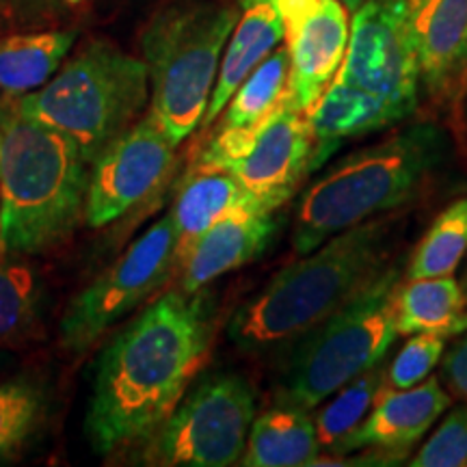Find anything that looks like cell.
<instances>
[{
  "label": "cell",
  "mask_w": 467,
  "mask_h": 467,
  "mask_svg": "<svg viewBox=\"0 0 467 467\" xmlns=\"http://www.w3.org/2000/svg\"><path fill=\"white\" fill-rule=\"evenodd\" d=\"M340 3L344 5V7H347L348 11H358L361 5L366 3V0H340Z\"/></svg>",
  "instance_id": "32"
},
{
  "label": "cell",
  "mask_w": 467,
  "mask_h": 467,
  "mask_svg": "<svg viewBox=\"0 0 467 467\" xmlns=\"http://www.w3.org/2000/svg\"><path fill=\"white\" fill-rule=\"evenodd\" d=\"M273 232H275L273 213L244 206L225 214L213 227H208L180 258L178 268H182L180 290L189 295L200 292L225 273L260 258Z\"/></svg>",
  "instance_id": "15"
},
{
  "label": "cell",
  "mask_w": 467,
  "mask_h": 467,
  "mask_svg": "<svg viewBox=\"0 0 467 467\" xmlns=\"http://www.w3.org/2000/svg\"><path fill=\"white\" fill-rule=\"evenodd\" d=\"M463 288H465V292H467V271H465V277H463Z\"/></svg>",
  "instance_id": "33"
},
{
  "label": "cell",
  "mask_w": 467,
  "mask_h": 467,
  "mask_svg": "<svg viewBox=\"0 0 467 467\" xmlns=\"http://www.w3.org/2000/svg\"><path fill=\"white\" fill-rule=\"evenodd\" d=\"M394 309L400 336L454 337L467 331V292L452 275L399 282Z\"/></svg>",
  "instance_id": "19"
},
{
  "label": "cell",
  "mask_w": 467,
  "mask_h": 467,
  "mask_svg": "<svg viewBox=\"0 0 467 467\" xmlns=\"http://www.w3.org/2000/svg\"><path fill=\"white\" fill-rule=\"evenodd\" d=\"M399 238L394 219H372L331 236L234 312L227 327L232 344L262 353L323 323L399 266Z\"/></svg>",
  "instance_id": "2"
},
{
  "label": "cell",
  "mask_w": 467,
  "mask_h": 467,
  "mask_svg": "<svg viewBox=\"0 0 467 467\" xmlns=\"http://www.w3.org/2000/svg\"><path fill=\"white\" fill-rule=\"evenodd\" d=\"M448 156L446 132L433 124L407 126L344 156L299 197L292 247L306 255L336 234L413 202L433 182Z\"/></svg>",
  "instance_id": "3"
},
{
  "label": "cell",
  "mask_w": 467,
  "mask_h": 467,
  "mask_svg": "<svg viewBox=\"0 0 467 467\" xmlns=\"http://www.w3.org/2000/svg\"><path fill=\"white\" fill-rule=\"evenodd\" d=\"M214 342L208 290H169L110 340L93 370L85 431L98 454L143 443L182 400Z\"/></svg>",
  "instance_id": "1"
},
{
  "label": "cell",
  "mask_w": 467,
  "mask_h": 467,
  "mask_svg": "<svg viewBox=\"0 0 467 467\" xmlns=\"http://www.w3.org/2000/svg\"><path fill=\"white\" fill-rule=\"evenodd\" d=\"M255 208L243 184L221 169L195 167L178 192L171 219L178 232V258L225 214L238 208ZM258 210V208H255Z\"/></svg>",
  "instance_id": "21"
},
{
  "label": "cell",
  "mask_w": 467,
  "mask_h": 467,
  "mask_svg": "<svg viewBox=\"0 0 467 467\" xmlns=\"http://www.w3.org/2000/svg\"><path fill=\"white\" fill-rule=\"evenodd\" d=\"M446 350V337L416 334L409 337L388 368V385L396 389L422 383L440 364Z\"/></svg>",
  "instance_id": "29"
},
{
  "label": "cell",
  "mask_w": 467,
  "mask_h": 467,
  "mask_svg": "<svg viewBox=\"0 0 467 467\" xmlns=\"http://www.w3.org/2000/svg\"><path fill=\"white\" fill-rule=\"evenodd\" d=\"M413 0H366L353 11L337 76L389 104L400 119L418 107L422 87L411 33Z\"/></svg>",
  "instance_id": "11"
},
{
  "label": "cell",
  "mask_w": 467,
  "mask_h": 467,
  "mask_svg": "<svg viewBox=\"0 0 467 467\" xmlns=\"http://www.w3.org/2000/svg\"><path fill=\"white\" fill-rule=\"evenodd\" d=\"M413 467H463L467 465V400L452 409L429 441L409 461Z\"/></svg>",
  "instance_id": "28"
},
{
  "label": "cell",
  "mask_w": 467,
  "mask_h": 467,
  "mask_svg": "<svg viewBox=\"0 0 467 467\" xmlns=\"http://www.w3.org/2000/svg\"><path fill=\"white\" fill-rule=\"evenodd\" d=\"M48 411V388L39 377L20 375L0 383V465L22 457L42 433Z\"/></svg>",
  "instance_id": "23"
},
{
  "label": "cell",
  "mask_w": 467,
  "mask_h": 467,
  "mask_svg": "<svg viewBox=\"0 0 467 467\" xmlns=\"http://www.w3.org/2000/svg\"><path fill=\"white\" fill-rule=\"evenodd\" d=\"M76 37V31H17L0 37V91L25 96L48 83Z\"/></svg>",
  "instance_id": "22"
},
{
  "label": "cell",
  "mask_w": 467,
  "mask_h": 467,
  "mask_svg": "<svg viewBox=\"0 0 467 467\" xmlns=\"http://www.w3.org/2000/svg\"><path fill=\"white\" fill-rule=\"evenodd\" d=\"M290 91V57L285 46L273 50L251 72L223 109V126L249 128L271 115Z\"/></svg>",
  "instance_id": "25"
},
{
  "label": "cell",
  "mask_w": 467,
  "mask_h": 467,
  "mask_svg": "<svg viewBox=\"0 0 467 467\" xmlns=\"http://www.w3.org/2000/svg\"><path fill=\"white\" fill-rule=\"evenodd\" d=\"M180 266L178 232L171 214L154 223L69 303L61 342L69 353L89 350L110 327L148 301Z\"/></svg>",
  "instance_id": "10"
},
{
  "label": "cell",
  "mask_w": 467,
  "mask_h": 467,
  "mask_svg": "<svg viewBox=\"0 0 467 467\" xmlns=\"http://www.w3.org/2000/svg\"><path fill=\"white\" fill-rule=\"evenodd\" d=\"M320 441L312 411L277 405L254 420L241 457L244 467L314 465Z\"/></svg>",
  "instance_id": "20"
},
{
  "label": "cell",
  "mask_w": 467,
  "mask_h": 467,
  "mask_svg": "<svg viewBox=\"0 0 467 467\" xmlns=\"http://www.w3.org/2000/svg\"><path fill=\"white\" fill-rule=\"evenodd\" d=\"M290 57V98L307 110L340 72L350 20L340 0H275Z\"/></svg>",
  "instance_id": "13"
},
{
  "label": "cell",
  "mask_w": 467,
  "mask_h": 467,
  "mask_svg": "<svg viewBox=\"0 0 467 467\" xmlns=\"http://www.w3.org/2000/svg\"><path fill=\"white\" fill-rule=\"evenodd\" d=\"M440 379L441 383H446V389H451V394L467 400V331L461 340L454 342L448 355L441 358Z\"/></svg>",
  "instance_id": "31"
},
{
  "label": "cell",
  "mask_w": 467,
  "mask_h": 467,
  "mask_svg": "<svg viewBox=\"0 0 467 467\" xmlns=\"http://www.w3.org/2000/svg\"><path fill=\"white\" fill-rule=\"evenodd\" d=\"M282 42L284 22L275 0H241V16L221 57L219 76L203 115V126H210L223 113L234 91Z\"/></svg>",
  "instance_id": "17"
},
{
  "label": "cell",
  "mask_w": 467,
  "mask_h": 467,
  "mask_svg": "<svg viewBox=\"0 0 467 467\" xmlns=\"http://www.w3.org/2000/svg\"><path fill=\"white\" fill-rule=\"evenodd\" d=\"M385 385H388V370L375 366L337 389L336 394H331L327 399L329 402L314 418L320 448L331 451L342 437L358 429L361 420L370 413Z\"/></svg>",
  "instance_id": "27"
},
{
  "label": "cell",
  "mask_w": 467,
  "mask_h": 467,
  "mask_svg": "<svg viewBox=\"0 0 467 467\" xmlns=\"http://www.w3.org/2000/svg\"><path fill=\"white\" fill-rule=\"evenodd\" d=\"M467 251V197L437 214L413 249L405 275L424 279L452 275Z\"/></svg>",
  "instance_id": "26"
},
{
  "label": "cell",
  "mask_w": 467,
  "mask_h": 467,
  "mask_svg": "<svg viewBox=\"0 0 467 467\" xmlns=\"http://www.w3.org/2000/svg\"><path fill=\"white\" fill-rule=\"evenodd\" d=\"M255 420V392L234 372L202 377L141 443L143 465L227 467L241 463Z\"/></svg>",
  "instance_id": "8"
},
{
  "label": "cell",
  "mask_w": 467,
  "mask_h": 467,
  "mask_svg": "<svg viewBox=\"0 0 467 467\" xmlns=\"http://www.w3.org/2000/svg\"><path fill=\"white\" fill-rule=\"evenodd\" d=\"M399 282L400 268L394 266L348 306L279 347L273 385L277 405L314 411L344 385L381 364L399 336L394 309Z\"/></svg>",
  "instance_id": "6"
},
{
  "label": "cell",
  "mask_w": 467,
  "mask_h": 467,
  "mask_svg": "<svg viewBox=\"0 0 467 467\" xmlns=\"http://www.w3.org/2000/svg\"><path fill=\"white\" fill-rule=\"evenodd\" d=\"M80 0H0V22L5 25H35L55 14L58 5H76Z\"/></svg>",
  "instance_id": "30"
},
{
  "label": "cell",
  "mask_w": 467,
  "mask_h": 467,
  "mask_svg": "<svg viewBox=\"0 0 467 467\" xmlns=\"http://www.w3.org/2000/svg\"><path fill=\"white\" fill-rule=\"evenodd\" d=\"M238 16L241 11L219 0H180L161 9L143 31L150 113L173 145L203 121Z\"/></svg>",
  "instance_id": "5"
},
{
  "label": "cell",
  "mask_w": 467,
  "mask_h": 467,
  "mask_svg": "<svg viewBox=\"0 0 467 467\" xmlns=\"http://www.w3.org/2000/svg\"><path fill=\"white\" fill-rule=\"evenodd\" d=\"M314 130L306 110L296 109L290 91L260 124L223 126L202 151L197 167L232 173L254 206L275 213L314 171Z\"/></svg>",
  "instance_id": "9"
},
{
  "label": "cell",
  "mask_w": 467,
  "mask_h": 467,
  "mask_svg": "<svg viewBox=\"0 0 467 467\" xmlns=\"http://www.w3.org/2000/svg\"><path fill=\"white\" fill-rule=\"evenodd\" d=\"M150 98L143 58L109 42H91L37 91L26 93L17 110L28 119L55 128L93 161L124 134Z\"/></svg>",
  "instance_id": "7"
},
{
  "label": "cell",
  "mask_w": 467,
  "mask_h": 467,
  "mask_svg": "<svg viewBox=\"0 0 467 467\" xmlns=\"http://www.w3.org/2000/svg\"><path fill=\"white\" fill-rule=\"evenodd\" d=\"M44 288L33 266L0 258V348L37 340L44 327Z\"/></svg>",
  "instance_id": "24"
},
{
  "label": "cell",
  "mask_w": 467,
  "mask_h": 467,
  "mask_svg": "<svg viewBox=\"0 0 467 467\" xmlns=\"http://www.w3.org/2000/svg\"><path fill=\"white\" fill-rule=\"evenodd\" d=\"M306 115L314 130V141H317L312 162L314 171L325 165V161L348 139L364 137L368 132L381 130L400 121L399 113L381 98L348 83L337 74L331 85L320 93L318 100L306 110Z\"/></svg>",
  "instance_id": "18"
},
{
  "label": "cell",
  "mask_w": 467,
  "mask_h": 467,
  "mask_svg": "<svg viewBox=\"0 0 467 467\" xmlns=\"http://www.w3.org/2000/svg\"><path fill=\"white\" fill-rule=\"evenodd\" d=\"M175 148L154 115H145L93 161L85 219L91 227L113 223L167 184Z\"/></svg>",
  "instance_id": "12"
},
{
  "label": "cell",
  "mask_w": 467,
  "mask_h": 467,
  "mask_svg": "<svg viewBox=\"0 0 467 467\" xmlns=\"http://www.w3.org/2000/svg\"><path fill=\"white\" fill-rule=\"evenodd\" d=\"M89 162L72 139L16 113L0 119V249L42 254L85 217Z\"/></svg>",
  "instance_id": "4"
},
{
  "label": "cell",
  "mask_w": 467,
  "mask_h": 467,
  "mask_svg": "<svg viewBox=\"0 0 467 467\" xmlns=\"http://www.w3.org/2000/svg\"><path fill=\"white\" fill-rule=\"evenodd\" d=\"M451 407V394L440 377L424 379L413 388L396 389L385 385L370 413L355 431L331 448L334 454L364 451L370 457L400 463L411 448L433 429Z\"/></svg>",
  "instance_id": "14"
},
{
  "label": "cell",
  "mask_w": 467,
  "mask_h": 467,
  "mask_svg": "<svg viewBox=\"0 0 467 467\" xmlns=\"http://www.w3.org/2000/svg\"><path fill=\"white\" fill-rule=\"evenodd\" d=\"M411 33L424 89L446 96L467 74V0H413Z\"/></svg>",
  "instance_id": "16"
}]
</instances>
